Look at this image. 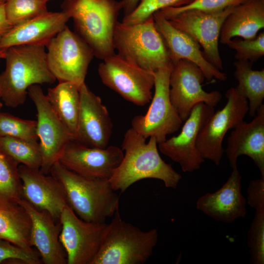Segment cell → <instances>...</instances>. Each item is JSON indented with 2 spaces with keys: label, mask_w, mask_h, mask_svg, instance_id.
Instances as JSON below:
<instances>
[{
  "label": "cell",
  "mask_w": 264,
  "mask_h": 264,
  "mask_svg": "<svg viewBox=\"0 0 264 264\" xmlns=\"http://www.w3.org/2000/svg\"><path fill=\"white\" fill-rule=\"evenodd\" d=\"M27 92L37 110L36 131L42 157L40 170L47 175L66 145L75 139L59 119L39 85L30 86Z\"/></svg>",
  "instance_id": "obj_12"
},
{
  "label": "cell",
  "mask_w": 264,
  "mask_h": 264,
  "mask_svg": "<svg viewBox=\"0 0 264 264\" xmlns=\"http://www.w3.org/2000/svg\"><path fill=\"white\" fill-rule=\"evenodd\" d=\"M225 106L214 113L200 129L196 141L197 148L204 159L219 165L224 150L222 141L228 130L234 129L248 111V100L240 96L235 88L225 93Z\"/></svg>",
  "instance_id": "obj_10"
},
{
  "label": "cell",
  "mask_w": 264,
  "mask_h": 264,
  "mask_svg": "<svg viewBox=\"0 0 264 264\" xmlns=\"http://www.w3.org/2000/svg\"><path fill=\"white\" fill-rule=\"evenodd\" d=\"M8 262L24 264L42 263L38 253H30L9 241L0 239V264Z\"/></svg>",
  "instance_id": "obj_36"
},
{
  "label": "cell",
  "mask_w": 264,
  "mask_h": 264,
  "mask_svg": "<svg viewBox=\"0 0 264 264\" xmlns=\"http://www.w3.org/2000/svg\"><path fill=\"white\" fill-rule=\"evenodd\" d=\"M18 166L0 149V210L16 207L22 199Z\"/></svg>",
  "instance_id": "obj_28"
},
{
  "label": "cell",
  "mask_w": 264,
  "mask_h": 264,
  "mask_svg": "<svg viewBox=\"0 0 264 264\" xmlns=\"http://www.w3.org/2000/svg\"><path fill=\"white\" fill-rule=\"evenodd\" d=\"M98 72L104 85L127 101L139 106L151 101L154 71L142 68L114 53L103 60Z\"/></svg>",
  "instance_id": "obj_9"
},
{
  "label": "cell",
  "mask_w": 264,
  "mask_h": 264,
  "mask_svg": "<svg viewBox=\"0 0 264 264\" xmlns=\"http://www.w3.org/2000/svg\"><path fill=\"white\" fill-rule=\"evenodd\" d=\"M253 62L238 60L234 64V76L238 84L235 88L238 93L248 100L249 115L253 117L264 98V69H252Z\"/></svg>",
  "instance_id": "obj_26"
},
{
  "label": "cell",
  "mask_w": 264,
  "mask_h": 264,
  "mask_svg": "<svg viewBox=\"0 0 264 264\" xmlns=\"http://www.w3.org/2000/svg\"><path fill=\"white\" fill-rule=\"evenodd\" d=\"M22 181V198L39 210L48 212L59 220L67 202L62 186L53 176H47L40 169L21 164L18 166Z\"/></svg>",
  "instance_id": "obj_18"
},
{
  "label": "cell",
  "mask_w": 264,
  "mask_h": 264,
  "mask_svg": "<svg viewBox=\"0 0 264 264\" xmlns=\"http://www.w3.org/2000/svg\"><path fill=\"white\" fill-rule=\"evenodd\" d=\"M264 27V0H247L235 6L222 25L219 42L227 43L234 37L251 39Z\"/></svg>",
  "instance_id": "obj_24"
},
{
  "label": "cell",
  "mask_w": 264,
  "mask_h": 264,
  "mask_svg": "<svg viewBox=\"0 0 264 264\" xmlns=\"http://www.w3.org/2000/svg\"><path fill=\"white\" fill-rule=\"evenodd\" d=\"M247 202L255 211L264 210V177L250 181Z\"/></svg>",
  "instance_id": "obj_37"
},
{
  "label": "cell",
  "mask_w": 264,
  "mask_h": 264,
  "mask_svg": "<svg viewBox=\"0 0 264 264\" xmlns=\"http://www.w3.org/2000/svg\"><path fill=\"white\" fill-rule=\"evenodd\" d=\"M46 96L56 114L76 139L80 105L79 88L69 82L49 88Z\"/></svg>",
  "instance_id": "obj_25"
},
{
  "label": "cell",
  "mask_w": 264,
  "mask_h": 264,
  "mask_svg": "<svg viewBox=\"0 0 264 264\" xmlns=\"http://www.w3.org/2000/svg\"><path fill=\"white\" fill-rule=\"evenodd\" d=\"M250 263L264 264V210L256 211L248 231Z\"/></svg>",
  "instance_id": "obj_33"
},
{
  "label": "cell",
  "mask_w": 264,
  "mask_h": 264,
  "mask_svg": "<svg viewBox=\"0 0 264 264\" xmlns=\"http://www.w3.org/2000/svg\"><path fill=\"white\" fill-rule=\"evenodd\" d=\"M6 49L0 48V59H4Z\"/></svg>",
  "instance_id": "obj_40"
},
{
  "label": "cell",
  "mask_w": 264,
  "mask_h": 264,
  "mask_svg": "<svg viewBox=\"0 0 264 264\" xmlns=\"http://www.w3.org/2000/svg\"><path fill=\"white\" fill-rule=\"evenodd\" d=\"M173 63L155 71L154 92L149 109L144 115L134 116L131 128L146 139L153 136L158 144L164 141L168 135L177 132L182 121L171 103L169 78Z\"/></svg>",
  "instance_id": "obj_8"
},
{
  "label": "cell",
  "mask_w": 264,
  "mask_h": 264,
  "mask_svg": "<svg viewBox=\"0 0 264 264\" xmlns=\"http://www.w3.org/2000/svg\"><path fill=\"white\" fill-rule=\"evenodd\" d=\"M113 42L119 55L142 68L154 72L172 63L153 16L133 24L118 22Z\"/></svg>",
  "instance_id": "obj_6"
},
{
  "label": "cell",
  "mask_w": 264,
  "mask_h": 264,
  "mask_svg": "<svg viewBox=\"0 0 264 264\" xmlns=\"http://www.w3.org/2000/svg\"><path fill=\"white\" fill-rule=\"evenodd\" d=\"M31 222L24 209L20 205L7 210H0V239L4 240L31 253L29 243Z\"/></svg>",
  "instance_id": "obj_27"
},
{
  "label": "cell",
  "mask_w": 264,
  "mask_h": 264,
  "mask_svg": "<svg viewBox=\"0 0 264 264\" xmlns=\"http://www.w3.org/2000/svg\"><path fill=\"white\" fill-rule=\"evenodd\" d=\"M0 149L19 164L35 169L41 167L42 153L37 141L0 136Z\"/></svg>",
  "instance_id": "obj_29"
},
{
  "label": "cell",
  "mask_w": 264,
  "mask_h": 264,
  "mask_svg": "<svg viewBox=\"0 0 264 264\" xmlns=\"http://www.w3.org/2000/svg\"><path fill=\"white\" fill-rule=\"evenodd\" d=\"M59 221V240L66 254L67 264H92L97 255L107 224L83 220L68 205Z\"/></svg>",
  "instance_id": "obj_11"
},
{
  "label": "cell",
  "mask_w": 264,
  "mask_h": 264,
  "mask_svg": "<svg viewBox=\"0 0 264 264\" xmlns=\"http://www.w3.org/2000/svg\"><path fill=\"white\" fill-rule=\"evenodd\" d=\"M205 76L200 68L193 63L180 60L173 63L169 78L170 98L182 121H185L197 104L203 102L215 107L222 95L217 90L208 92L201 84Z\"/></svg>",
  "instance_id": "obj_13"
},
{
  "label": "cell",
  "mask_w": 264,
  "mask_h": 264,
  "mask_svg": "<svg viewBox=\"0 0 264 264\" xmlns=\"http://www.w3.org/2000/svg\"><path fill=\"white\" fill-rule=\"evenodd\" d=\"M4 2H3L2 0H0V4H1V3H3Z\"/></svg>",
  "instance_id": "obj_43"
},
{
  "label": "cell",
  "mask_w": 264,
  "mask_h": 264,
  "mask_svg": "<svg viewBox=\"0 0 264 264\" xmlns=\"http://www.w3.org/2000/svg\"><path fill=\"white\" fill-rule=\"evenodd\" d=\"M113 216L107 224L100 250L92 264L145 263L157 243V230H142L123 220L118 210Z\"/></svg>",
  "instance_id": "obj_5"
},
{
  "label": "cell",
  "mask_w": 264,
  "mask_h": 264,
  "mask_svg": "<svg viewBox=\"0 0 264 264\" xmlns=\"http://www.w3.org/2000/svg\"><path fill=\"white\" fill-rule=\"evenodd\" d=\"M4 6L7 18L13 26L48 11L46 2L43 0H7Z\"/></svg>",
  "instance_id": "obj_30"
},
{
  "label": "cell",
  "mask_w": 264,
  "mask_h": 264,
  "mask_svg": "<svg viewBox=\"0 0 264 264\" xmlns=\"http://www.w3.org/2000/svg\"><path fill=\"white\" fill-rule=\"evenodd\" d=\"M50 173L62 186L68 206L83 220L105 222L118 210L119 197L109 179L81 176L58 161L52 165Z\"/></svg>",
  "instance_id": "obj_2"
},
{
  "label": "cell",
  "mask_w": 264,
  "mask_h": 264,
  "mask_svg": "<svg viewBox=\"0 0 264 264\" xmlns=\"http://www.w3.org/2000/svg\"><path fill=\"white\" fill-rule=\"evenodd\" d=\"M235 7L213 12L187 10L165 18L174 27L196 41L203 48L207 60L220 70L223 69L219 49L220 30L225 19Z\"/></svg>",
  "instance_id": "obj_14"
},
{
  "label": "cell",
  "mask_w": 264,
  "mask_h": 264,
  "mask_svg": "<svg viewBox=\"0 0 264 264\" xmlns=\"http://www.w3.org/2000/svg\"><path fill=\"white\" fill-rule=\"evenodd\" d=\"M0 37H1V36H0Z\"/></svg>",
  "instance_id": "obj_46"
},
{
  "label": "cell",
  "mask_w": 264,
  "mask_h": 264,
  "mask_svg": "<svg viewBox=\"0 0 264 264\" xmlns=\"http://www.w3.org/2000/svg\"><path fill=\"white\" fill-rule=\"evenodd\" d=\"M3 2H6L7 0H2Z\"/></svg>",
  "instance_id": "obj_44"
},
{
  "label": "cell",
  "mask_w": 264,
  "mask_h": 264,
  "mask_svg": "<svg viewBox=\"0 0 264 264\" xmlns=\"http://www.w3.org/2000/svg\"><path fill=\"white\" fill-rule=\"evenodd\" d=\"M214 112V107L204 103L196 104L180 132L158 144L159 151L177 163L183 172L197 170L204 161L197 148L196 141L200 129Z\"/></svg>",
  "instance_id": "obj_15"
},
{
  "label": "cell",
  "mask_w": 264,
  "mask_h": 264,
  "mask_svg": "<svg viewBox=\"0 0 264 264\" xmlns=\"http://www.w3.org/2000/svg\"><path fill=\"white\" fill-rule=\"evenodd\" d=\"M80 110L75 140L88 147L105 148L112 133V123L106 107L85 83L80 88Z\"/></svg>",
  "instance_id": "obj_17"
},
{
  "label": "cell",
  "mask_w": 264,
  "mask_h": 264,
  "mask_svg": "<svg viewBox=\"0 0 264 264\" xmlns=\"http://www.w3.org/2000/svg\"><path fill=\"white\" fill-rule=\"evenodd\" d=\"M123 156V150L117 146L91 147L74 140L66 145L58 161L67 169L81 176L109 179Z\"/></svg>",
  "instance_id": "obj_16"
},
{
  "label": "cell",
  "mask_w": 264,
  "mask_h": 264,
  "mask_svg": "<svg viewBox=\"0 0 264 264\" xmlns=\"http://www.w3.org/2000/svg\"><path fill=\"white\" fill-rule=\"evenodd\" d=\"M5 67L0 73V97L12 108L25 102L28 88L34 85L52 84L45 46L20 45L6 48Z\"/></svg>",
  "instance_id": "obj_3"
},
{
  "label": "cell",
  "mask_w": 264,
  "mask_h": 264,
  "mask_svg": "<svg viewBox=\"0 0 264 264\" xmlns=\"http://www.w3.org/2000/svg\"><path fill=\"white\" fill-rule=\"evenodd\" d=\"M2 107V104L0 102V113L1 112L0 110Z\"/></svg>",
  "instance_id": "obj_41"
},
{
  "label": "cell",
  "mask_w": 264,
  "mask_h": 264,
  "mask_svg": "<svg viewBox=\"0 0 264 264\" xmlns=\"http://www.w3.org/2000/svg\"><path fill=\"white\" fill-rule=\"evenodd\" d=\"M140 0H121L124 17L132 12L137 7Z\"/></svg>",
  "instance_id": "obj_39"
},
{
  "label": "cell",
  "mask_w": 264,
  "mask_h": 264,
  "mask_svg": "<svg viewBox=\"0 0 264 264\" xmlns=\"http://www.w3.org/2000/svg\"><path fill=\"white\" fill-rule=\"evenodd\" d=\"M4 3L0 4V36L7 33L13 27L7 18Z\"/></svg>",
  "instance_id": "obj_38"
},
{
  "label": "cell",
  "mask_w": 264,
  "mask_h": 264,
  "mask_svg": "<svg viewBox=\"0 0 264 264\" xmlns=\"http://www.w3.org/2000/svg\"><path fill=\"white\" fill-rule=\"evenodd\" d=\"M242 176L237 167L226 182L214 193L200 197L196 208L210 218L225 223H232L246 215V200L242 193Z\"/></svg>",
  "instance_id": "obj_20"
},
{
  "label": "cell",
  "mask_w": 264,
  "mask_h": 264,
  "mask_svg": "<svg viewBox=\"0 0 264 264\" xmlns=\"http://www.w3.org/2000/svg\"><path fill=\"white\" fill-rule=\"evenodd\" d=\"M20 204L29 215L30 246L35 247L43 263L67 264L66 254L59 240L61 225L47 211L39 210L22 198Z\"/></svg>",
  "instance_id": "obj_21"
},
{
  "label": "cell",
  "mask_w": 264,
  "mask_h": 264,
  "mask_svg": "<svg viewBox=\"0 0 264 264\" xmlns=\"http://www.w3.org/2000/svg\"><path fill=\"white\" fill-rule=\"evenodd\" d=\"M194 0H140L130 15L123 17L122 22L133 24L145 21L156 12L168 7H178L187 5Z\"/></svg>",
  "instance_id": "obj_32"
},
{
  "label": "cell",
  "mask_w": 264,
  "mask_h": 264,
  "mask_svg": "<svg viewBox=\"0 0 264 264\" xmlns=\"http://www.w3.org/2000/svg\"><path fill=\"white\" fill-rule=\"evenodd\" d=\"M247 0H194L191 3L178 7H168L159 12L165 18L182 11L197 10L205 12H218L230 7H235Z\"/></svg>",
  "instance_id": "obj_35"
},
{
  "label": "cell",
  "mask_w": 264,
  "mask_h": 264,
  "mask_svg": "<svg viewBox=\"0 0 264 264\" xmlns=\"http://www.w3.org/2000/svg\"><path fill=\"white\" fill-rule=\"evenodd\" d=\"M44 0L46 2H47L48 0ZM65 1H71V0H64Z\"/></svg>",
  "instance_id": "obj_42"
},
{
  "label": "cell",
  "mask_w": 264,
  "mask_h": 264,
  "mask_svg": "<svg viewBox=\"0 0 264 264\" xmlns=\"http://www.w3.org/2000/svg\"><path fill=\"white\" fill-rule=\"evenodd\" d=\"M156 29L161 35L167 49L172 63L180 60L189 61L202 71L208 80L215 78L224 81L226 74L220 71L205 57L200 45L189 35L174 27L159 11L153 15Z\"/></svg>",
  "instance_id": "obj_19"
},
{
  "label": "cell",
  "mask_w": 264,
  "mask_h": 264,
  "mask_svg": "<svg viewBox=\"0 0 264 264\" xmlns=\"http://www.w3.org/2000/svg\"><path fill=\"white\" fill-rule=\"evenodd\" d=\"M0 136L37 141L36 121L25 120L6 113H0Z\"/></svg>",
  "instance_id": "obj_31"
},
{
  "label": "cell",
  "mask_w": 264,
  "mask_h": 264,
  "mask_svg": "<svg viewBox=\"0 0 264 264\" xmlns=\"http://www.w3.org/2000/svg\"><path fill=\"white\" fill-rule=\"evenodd\" d=\"M72 18L75 32L104 60L115 53L113 36L122 4L116 0H72L62 5Z\"/></svg>",
  "instance_id": "obj_4"
},
{
  "label": "cell",
  "mask_w": 264,
  "mask_h": 264,
  "mask_svg": "<svg viewBox=\"0 0 264 264\" xmlns=\"http://www.w3.org/2000/svg\"><path fill=\"white\" fill-rule=\"evenodd\" d=\"M70 19L65 11L48 12L13 26L0 37V48L20 45L46 47Z\"/></svg>",
  "instance_id": "obj_22"
},
{
  "label": "cell",
  "mask_w": 264,
  "mask_h": 264,
  "mask_svg": "<svg viewBox=\"0 0 264 264\" xmlns=\"http://www.w3.org/2000/svg\"><path fill=\"white\" fill-rule=\"evenodd\" d=\"M46 47L48 66L56 80L72 83L80 88L94 57L90 47L66 26Z\"/></svg>",
  "instance_id": "obj_7"
},
{
  "label": "cell",
  "mask_w": 264,
  "mask_h": 264,
  "mask_svg": "<svg viewBox=\"0 0 264 264\" xmlns=\"http://www.w3.org/2000/svg\"><path fill=\"white\" fill-rule=\"evenodd\" d=\"M236 51L237 60L257 61L264 55V33H261L251 39L234 37L226 44Z\"/></svg>",
  "instance_id": "obj_34"
},
{
  "label": "cell",
  "mask_w": 264,
  "mask_h": 264,
  "mask_svg": "<svg viewBox=\"0 0 264 264\" xmlns=\"http://www.w3.org/2000/svg\"><path fill=\"white\" fill-rule=\"evenodd\" d=\"M149 138L147 142V139L132 128L125 132L122 144L123 158L109 179L115 191L123 193L134 183L146 178L160 180L167 188H177L181 175L162 159L155 137Z\"/></svg>",
  "instance_id": "obj_1"
},
{
  "label": "cell",
  "mask_w": 264,
  "mask_h": 264,
  "mask_svg": "<svg viewBox=\"0 0 264 264\" xmlns=\"http://www.w3.org/2000/svg\"></svg>",
  "instance_id": "obj_45"
},
{
  "label": "cell",
  "mask_w": 264,
  "mask_h": 264,
  "mask_svg": "<svg viewBox=\"0 0 264 264\" xmlns=\"http://www.w3.org/2000/svg\"><path fill=\"white\" fill-rule=\"evenodd\" d=\"M256 112L252 121H242L231 132L224 152L232 168L237 167L239 156L245 155L253 161L261 177H264V105Z\"/></svg>",
  "instance_id": "obj_23"
}]
</instances>
